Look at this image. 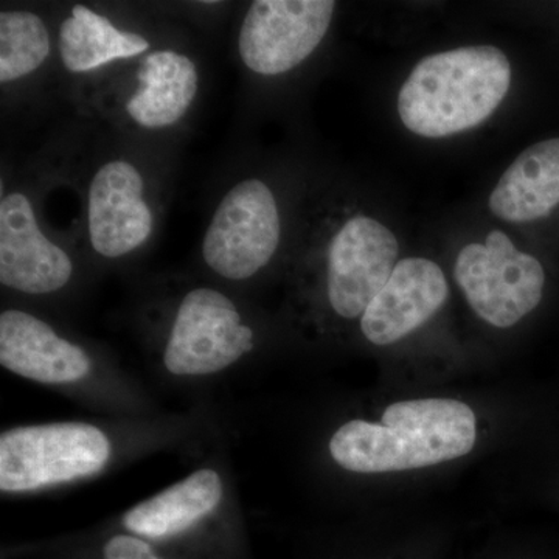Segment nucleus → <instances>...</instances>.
Segmentation results:
<instances>
[{"instance_id": "obj_1", "label": "nucleus", "mask_w": 559, "mask_h": 559, "mask_svg": "<svg viewBox=\"0 0 559 559\" xmlns=\"http://www.w3.org/2000/svg\"><path fill=\"white\" fill-rule=\"evenodd\" d=\"M476 439L477 419L468 404L407 400L390 404L381 423H345L331 437L330 454L341 468L353 473H396L468 455Z\"/></svg>"}, {"instance_id": "obj_2", "label": "nucleus", "mask_w": 559, "mask_h": 559, "mask_svg": "<svg viewBox=\"0 0 559 559\" xmlns=\"http://www.w3.org/2000/svg\"><path fill=\"white\" fill-rule=\"evenodd\" d=\"M510 83V61L498 47L429 55L401 87L400 119L421 138H450L488 120L507 97Z\"/></svg>"}, {"instance_id": "obj_3", "label": "nucleus", "mask_w": 559, "mask_h": 559, "mask_svg": "<svg viewBox=\"0 0 559 559\" xmlns=\"http://www.w3.org/2000/svg\"><path fill=\"white\" fill-rule=\"evenodd\" d=\"M110 443L87 423H50L5 430L0 437V489L27 492L91 477L106 468Z\"/></svg>"}, {"instance_id": "obj_4", "label": "nucleus", "mask_w": 559, "mask_h": 559, "mask_svg": "<svg viewBox=\"0 0 559 559\" xmlns=\"http://www.w3.org/2000/svg\"><path fill=\"white\" fill-rule=\"evenodd\" d=\"M454 277L476 314L489 325L510 329L538 307L546 274L543 264L521 252L503 231L460 250Z\"/></svg>"}, {"instance_id": "obj_5", "label": "nucleus", "mask_w": 559, "mask_h": 559, "mask_svg": "<svg viewBox=\"0 0 559 559\" xmlns=\"http://www.w3.org/2000/svg\"><path fill=\"white\" fill-rule=\"evenodd\" d=\"M282 235L274 193L263 180L238 182L219 202L202 241V257L223 278L248 280L266 267Z\"/></svg>"}, {"instance_id": "obj_6", "label": "nucleus", "mask_w": 559, "mask_h": 559, "mask_svg": "<svg viewBox=\"0 0 559 559\" xmlns=\"http://www.w3.org/2000/svg\"><path fill=\"white\" fill-rule=\"evenodd\" d=\"M253 348V331L219 290L198 288L180 301L164 352L175 377H205L234 366Z\"/></svg>"}, {"instance_id": "obj_7", "label": "nucleus", "mask_w": 559, "mask_h": 559, "mask_svg": "<svg viewBox=\"0 0 559 559\" xmlns=\"http://www.w3.org/2000/svg\"><path fill=\"white\" fill-rule=\"evenodd\" d=\"M334 9L331 0H257L238 38L246 68L266 76L296 69L325 38Z\"/></svg>"}, {"instance_id": "obj_8", "label": "nucleus", "mask_w": 559, "mask_h": 559, "mask_svg": "<svg viewBox=\"0 0 559 559\" xmlns=\"http://www.w3.org/2000/svg\"><path fill=\"white\" fill-rule=\"evenodd\" d=\"M400 246L380 221L355 215L330 238L326 299L342 319L362 318L396 266Z\"/></svg>"}, {"instance_id": "obj_9", "label": "nucleus", "mask_w": 559, "mask_h": 559, "mask_svg": "<svg viewBox=\"0 0 559 559\" xmlns=\"http://www.w3.org/2000/svg\"><path fill=\"white\" fill-rule=\"evenodd\" d=\"M73 274L68 253L40 231L31 200L10 193L0 202V283L25 294L64 288Z\"/></svg>"}, {"instance_id": "obj_10", "label": "nucleus", "mask_w": 559, "mask_h": 559, "mask_svg": "<svg viewBox=\"0 0 559 559\" xmlns=\"http://www.w3.org/2000/svg\"><path fill=\"white\" fill-rule=\"evenodd\" d=\"M143 191L142 175L130 162L110 160L95 173L87 207L95 252L106 259H119L145 245L154 218Z\"/></svg>"}, {"instance_id": "obj_11", "label": "nucleus", "mask_w": 559, "mask_h": 559, "mask_svg": "<svg viewBox=\"0 0 559 559\" xmlns=\"http://www.w3.org/2000/svg\"><path fill=\"white\" fill-rule=\"evenodd\" d=\"M448 294L439 264L428 259L401 260L360 318V330L371 344H395L425 325L443 307Z\"/></svg>"}, {"instance_id": "obj_12", "label": "nucleus", "mask_w": 559, "mask_h": 559, "mask_svg": "<svg viewBox=\"0 0 559 559\" xmlns=\"http://www.w3.org/2000/svg\"><path fill=\"white\" fill-rule=\"evenodd\" d=\"M0 364L11 373L40 384L81 381L92 367L83 348L61 340L44 320L20 310L0 316Z\"/></svg>"}, {"instance_id": "obj_13", "label": "nucleus", "mask_w": 559, "mask_h": 559, "mask_svg": "<svg viewBox=\"0 0 559 559\" xmlns=\"http://www.w3.org/2000/svg\"><path fill=\"white\" fill-rule=\"evenodd\" d=\"M559 205V139L522 151L489 197V209L509 223L546 218Z\"/></svg>"}, {"instance_id": "obj_14", "label": "nucleus", "mask_w": 559, "mask_h": 559, "mask_svg": "<svg viewBox=\"0 0 559 559\" xmlns=\"http://www.w3.org/2000/svg\"><path fill=\"white\" fill-rule=\"evenodd\" d=\"M139 90L127 103L132 120L148 130L178 123L198 94V70L187 55L159 50L150 53L139 70Z\"/></svg>"}, {"instance_id": "obj_15", "label": "nucleus", "mask_w": 559, "mask_h": 559, "mask_svg": "<svg viewBox=\"0 0 559 559\" xmlns=\"http://www.w3.org/2000/svg\"><path fill=\"white\" fill-rule=\"evenodd\" d=\"M223 480L215 469H200L159 495L140 502L123 518L124 527L146 538L179 535L218 509Z\"/></svg>"}, {"instance_id": "obj_16", "label": "nucleus", "mask_w": 559, "mask_h": 559, "mask_svg": "<svg viewBox=\"0 0 559 559\" xmlns=\"http://www.w3.org/2000/svg\"><path fill=\"white\" fill-rule=\"evenodd\" d=\"M60 55L64 68L86 73L117 60L138 57L150 43L138 33L120 32L109 20L84 5H75L60 27Z\"/></svg>"}, {"instance_id": "obj_17", "label": "nucleus", "mask_w": 559, "mask_h": 559, "mask_svg": "<svg viewBox=\"0 0 559 559\" xmlns=\"http://www.w3.org/2000/svg\"><path fill=\"white\" fill-rule=\"evenodd\" d=\"M49 55V31L38 14L22 10L0 13V83L31 75Z\"/></svg>"}, {"instance_id": "obj_18", "label": "nucleus", "mask_w": 559, "mask_h": 559, "mask_svg": "<svg viewBox=\"0 0 559 559\" xmlns=\"http://www.w3.org/2000/svg\"><path fill=\"white\" fill-rule=\"evenodd\" d=\"M106 559H160L145 540L135 536L117 535L105 546Z\"/></svg>"}]
</instances>
